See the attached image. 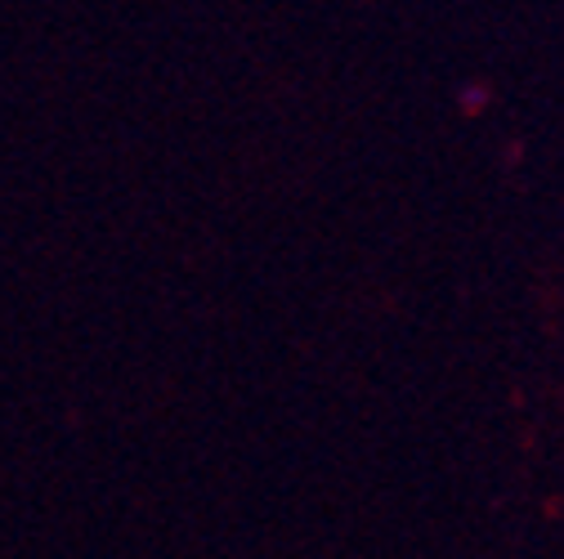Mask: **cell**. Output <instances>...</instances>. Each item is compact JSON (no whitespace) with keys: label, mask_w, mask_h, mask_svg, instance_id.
I'll return each mask as SVG.
<instances>
[{"label":"cell","mask_w":564,"mask_h":559,"mask_svg":"<svg viewBox=\"0 0 564 559\" xmlns=\"http://www.w3.org/2000/svg\"><path fill=\"white\" fill-rule=\"evenodd\" d=\"M466 108H470V112H479V108H484V95H479V90H470V95H466Z\"/></svg>","instance_id":"cell-1"}]
</instances>
